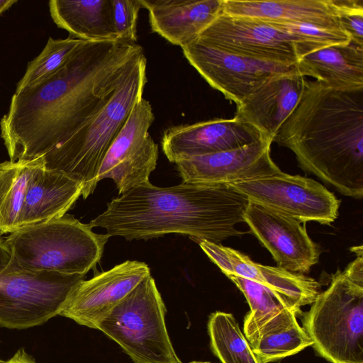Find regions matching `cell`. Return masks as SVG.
Listing matches in <instances>:
<instances>
[{"label":"cell","mask_w":363,"mask_h":363,"mask_svg":"<svg viewBox=\"0 0 363 363\" xmlns=\"http://www.w3.org/2000/svg\"><path fill=\"white\" fill-rule=\"evenodd\" d=\"M143 55L136 43L84 40L51 77L15 92L0 121L10 161L41 157L66 141L109 102Z\"/></svg>","instance_id":"1"},{"label":"cell","mask_w":363,"mask_h":363,"mask_svg":"<svg viewBox=\"0 0 363 363\" xmlns=\"http://www.w3.org/2000/svg\"><path fill=\"white\" fill-rule=\"evenodd\" d=\"M249 201L229 184L183 182L158 187L149 182L111 200L88 224L129 241L179 233L198 243L220 244L243 234L235 226L245 222Z\"/></svg>","instance_id":"2"},{"label":"cell","mask_w":363,"mask_h":363,"mask_svg":"<svg viewBox=\"0 0 363 363\" xmlns=\"http://www.w3.org/2000/svg\"><path fill=\"white\" fill-rule=\"evenodd\" d=\"M273 142L301 168L344 196L363 197V87L305 81L298 102Z\"/></svg>","instance_id":"3"},{"label":"cell","mask_w":363,"mask_h":363,"mask_svg":"<svg viewBox=\"0 0 363 363\" xmlns=\"http://www.w3.org/2000/svg\"><path fill=\"white\" fill-rule=\"evenodd\" d=\"M332 275L310 309L302 313L303 328L313 348L330 363H363V252Z\"/></svg>","instance_id":"4"},{"label":"cell","mask_w":363,"mask_h":363,"mask_svg":"<svg viewBox=\"0 0 363 363\" xmlns=\"http://www.w3.org/2000/svg\"><path fill=\"white\" fill-rule=\"evenodd\" d=\"M143 55L109 102L63 143L41 156L44 167L79 182L85 199L99 182L103 160L147 83Z\"/></svg>","instance_id":"5"},{"label":"cell","mask_w":363,"mask_h":363,"mask_svg":"<svg viewBox=\"0 0 363 363\" xmlns=\"http://www.w3.org/2000/svg\"><path fill=\"white\" fill-rule=\"evenodd\" d=\"M109 238L65 214L18 229L5 242L11 255V269L85 275L101 259Z\"/></svg>","instance_id":"6"},{"label":"cell","mask_w":363,"mask_h":363,"mask_svg":"<svg viewBox=\"0 0 363 363\" xmlns=\"http://www.w3.org/2000/svg\"><path fill=\"white\" fill-rule=\"evenodd\" d=\"M166 307L151 274L104 318L97 330L117 342L134 363H182L164 321Z\"/></svg>","instance_id":"7"},{"label":"cell","mask_w":363,"mask_h":363,"mask_svg":"<svg viewBox=\"0 0 363 363\" xmlns=\"http://www.w3.org/2000/svg\"><path fill=\"white\" fill-rule=\"evenodd\" d=\"M84 277L11 268L0 277V327L27 329L60 315Z\"/></svg>","instance_id":"8"},{"label":"cell","mask_w":363,"mask_h":363,"mask_svg":"<svg viewBox=\"0 0 363 363\" xmlns=\"http://www.w3.org/2000/svg\"><path fill=\"white\" fill-rule=\"evenodd\" d=\"M220 50L249 58L295 65L315 48L267 21L221 13L197 38Z\"/></svg>","instance_id":"9"},{"label":"cell","mask_w":363,"mask_h":363,"mask_svg":"<svg viewBox=\"0 0 363 363\" xmlns=\"http://www.w3.org/2000/svg\"><path fill=\"white\" fill-rule=\"evenodd\" d=\"M255 202L301 223L330 225L338 216L340 200L318 182L281 171L230 183Z\"/></svg>","instance_id":"10"},{"label":"cell","mask_w":363,"mask_h":363,"mask_svg":"<svg viewBox=\"0 0 363 363\" xmlns=\"http://www.w3.org/2000/svg\"><path fill=\"white\" fill-rule=\"evenodd\" d=\"M181 48L186 59L209 85L236 106L270 77L296 70L295 65L249 58L197 39Z\"/></svg>","instance_id":"11"},{"label":"cell","mask_w":363,"mask_h":363,"mask_svg":"<svg viewBox=\"0 0 363 363\" xmlns=\"http://www.w3.org/2000/svg\"><path fill=\"white\" fill-rule=\"evenodd\" d=\"M251 232L271 253L277 267L304 274L315 265L320 248L309 237L305 223L255 202L249 201L243 215Z\"/></svg>","instance_id":"12"},{"label":"cell","mask_w":363,"mask_h":363,"mask_svg":"<svg viewBox=\"0 0 363 363\" xmlns=\"http://www.w3.org/2000/svg\"><path fill=\"white\" fill-rule=\"evenodd\" d=\"M149 274L150 269L145 262L127 260L83 280L60 315L97 329L113 308Z\"/></svg>","instance_id":"13"},{"label":"cell","mask_w":363,"mask_h":363,"mask_svg":"<svg viewBox=\"0 0 363 363\" xmlns=\"http://www.w3.org/2000/svg\"><path fill=\"white\" fill-rule=\"evenodd\" d=\"M264 138L259 131L236 117L216 118L167 128L162 150L174 163L193 157L238 149Z\"/></svg>","instance_id":"14"},{"label":"cell","mask_w":363,"mask_h":363,"mask_svg":"<svg viewBox=\"0 0 363 363\" xmlns=\"http://www.w3.org/2000/svg\"><path fill=\"white\" fill-rule=\"evenodd\" d=\"M273 142L262 139L244 147L176 163L183 182L230 184L264 177L281 171L270 156Z\"/></svg>","instance_id":"15"},{"label":"cell","mask_w":363,"mask_h":363,"mask_svg":"<svg viewBox=\"0 0 363 363\" xmlns=\"http://www.w3.org/2000/svg\"><path fill=\"white\" fill-rule=\"evenodd\" d=\"M199 245L226 277L238 276L259 283L287 297L298 308L311 305L320 292V283L303 274L257 263L221 244L201 241Z\"/></svg>","instance_id":"16"},{"label":"cell","mask_w":363,"mask_h":363,"mask_svg":"<svg viewBox=\"0 0 363 363\" xmlns=\"http://www.w3.org/2000/svg\"><path fill=\"white\" fill-rule=\"evenodd\" d=\"M305 81L297 69L270 77L236 106L235 117L273 142L281 124L297 105Z\"/></svg>","instance_id":"17"},{"label":"cell","mask_w":363,"mask_h":363,"mask_svg":"<svg viewBox=\"0 0 363 363\" xmlns=\"http://www.w3.org/2000/svg\"><path fill=\"white\" fill-rule=\"evenodd\" d=\"M151 29L173 45L196 40L222 13L223 0H140Z\"/></svg>","instance_id":"18"},{"label":"cell","mask_w":363,"mask_h":363,"mask_svg":"<svg viewBox=\"0 0 363 363\" xmlns=\"http://www.w3.org/2000/svg\"><path fill=\"white\" fill-rule=\"evenodd\" d=\"M82 189L79 182L46 169L40 157L28 181L18 229L63 216L82 196Z\"/></svg>","instance_id":"19"},{"label":"cell","mask_w":363,"mask_h":363,"mask_svg":"<svg viewBox=\"0 0 363 363\" xmlns=\"http://www.w3.org/2000/svg\"><path fill=\"white\" fill-rule=\"evenodd\" d=\"M222 12L278 23L341 28L332 0H223Z\"/></svg>","instance_id":"20"},{"label":"cell","mask_w":363,"mask_h":363,"mask_svg":"<svg viewBox=\"0 0 363 363\" xmlns=\"http://www.w3.org/2000/svg\"><path fill=\"white\" fill-rule=\"evenodd\" d=\"M245 296L250 311L244 319L243 333L251 345L262 336L297 322L302 311L282 294L255 281L228 276Z\"/></svg>","instance_id":"21"},{"label":"cell","mask_w":363,"mask_h":363,"mask_svg":"<svg viewBox=\"0 0 363 363\" xmlns=\"http://www.w3.org/2000/svg\"><path fill=\"white\" fill-rule=\"evenodd\" d=\"M295 66L304 77H313L333 88L363 87V45L352 40L309 52Z\"/></svg>","instance_id":"22"},{"label":"cell","mask_w":363,"mask_h":363,"mask_svg":"<svg viewBox=\"0 0 363 363\" xmlns=\"http://www.w3.org/2000/svg\"><path fill=\"white\" fill-rule=\"evenodd\" d=\"M51 18L70 36L89 41L118 40L111 0H51Z\"/></svg>","instance_id":"23"},{"label":"cell","mask_w":363,"mask_h":363,"mask_svg":"<svg viewBox=\"0 0 363 363\" xmlns=\"http://www.w3.org/2000/svg\"><path fill=\"white\" fill-rule=\"evenodd\" d=\"M39 157L0 163V236L19 228L28 181Z\"/></svg>","instance_id":"24"},{"label":"cell","mask_w":363,"mask_h":363,"mask_svg":"<svg viewBox=\"0 0 363 363\" xmlns=\"http://www.w3.org/2000/svg\"><path fill=\"white\" fill-rule=\"evenodd\" d=\"M213 353L220 363H262L230 313L216 311L208 321Z\"/></svg>","instance_id":"25"},{"label":"cell","mask_w":363,"mask_h":363,"mask_svg":"<svg viewBox=\"0 0 363 363\" xmlns=\"http://www.w3.org/2000/svg\"><path fill=\"white\" fill-rule=\"evenodd\" d=\"M155 119L150 103L144 98L136 102L125 123L109 147L99 169L102 174L118 164L130 152L139 148L150 135Z\"/></svg>","instance_id":"26"},{"label":"cell","mask_w":363,"mask_h":363,"mask_svg":"<svg viewBox=\"0 0 363 363\" xmlns=\"http://www.w3.org/2000/svg\"><path fill=\"white\" fill-rule=\"evenodd\" d=\"M84 41L70 35L65 39L49 38L41 52L28 64L15 92L34 86L51 77L67 62Z\"/></svg>","instance_id":"27"},{"label":"cell","mask_w":363,"mask_h":363,"mask_svg":"<svg viewBox=\"0 0 363 363\" xmlns=\"http://www.w3.org/2000/svg\"><path fill=\"white\" fill-rule=\"evenodd\" d=\"M313 342L298 321L287 328L262 336L250 345L262 363H269L295 354Z\"/></svg>","instance_id":"28"},{"label":"cell","mask_w":363,"mask_h":363,"mask_svg":"<svg viewBox=\"0 0 363 363\" xmlns=\"http://www.w3.org/2000/svg\"><path fill=\"white\" fill-rule=\"evenodd\" d=\"M269 23L283 30L304 39L312 44L316 50L335 45L347 44L351 40L350 35L341 28L324 27L300 23Z\"/></svg>","instance_id":"29"},{"label":"cell","mask_w":363,"mask_h":363,"mask_svg":"<svg viewBox=\"0 0 363 363\" xmlns=\"http://www.w3.org/2000/svg\"><path fill=\"white\" fill-rule=\"evenodd\" d=\"M112 15L117 40L135 43L137 20L142 7L140 0H111Z\"/></svg>","instance_id":"30"},{"label":"cell","mask_w":363,"mask_h":363,"mask_svg":"<svg viewBox=\"0 0 363 363\" xmlns=\"http://www.w3.org/2000/svg\"><path fill=\"white\" fill-rule=\"evenodd\" d=\"M341 28L351 40L363 45V0H332Z\"/></svg>","instance_id":"31"},{"label":"cell","mask_w":363,"mask_h":363,"mask_svg":"<svg viewBox=\"0 0 363 363\" xmlns=\"http://www.w3.org/2000/svg\"><path fill=\"white\" fill-rule=\"evenodd\" d=\"M11 255L5 240L0 236V277L11 269Z\"/></svg>","instance_id":"32"},{"label":"cell","mask_w":363,"mask_h":363,"mask_svg":"<svg viewBox=\"0 0 363 363\" xmlns=\"http://www.w3.org/2000/svg\"><path fill=\"white\" fill-rule=\"evenodd\" d=\"M0 363H36V362L24 348H21L10 359L6 361L1 360Z\"/></svg>","instance_id":"33"},{"label":"cell","mask_w":363,"mask_h":363,"mask_svg":"<svg viewBox=\"0 0 363 363\" xmlns=\"http://www.w3.org/2000/svg\"><path fill=\"white\" fill-rule=\"evenodd\" d=\"M15 0H0V14L9 9L13 4L16 3Z\"/></svg>","instance_id":"34"},{"label":"cell","mask_w":363,"mask_h":363,"mask_svg":"<svg viewBox=\"0 0 363 363\" xmlns=\"http://www.w3.org/2000/svg\"><path fill=\"white\" fill-rule=\"evenodd\" d=\"M189 363H213L211 362H203V361H192Z\"/></svg>","instance_id":"35"},{"label":"cell","mask_w":363,"mask_h":363,"mask_svg":"<svg viewBox=\"0 0 363 363\" xmlns=\"http://www.w3.org/2000/svg\"><path fill=\"white\" fill-rule=\"evenodd\" d=\"M1 362V360L0 359V362Z\"/></svg>","instance_id":"36"}]
</instances>
